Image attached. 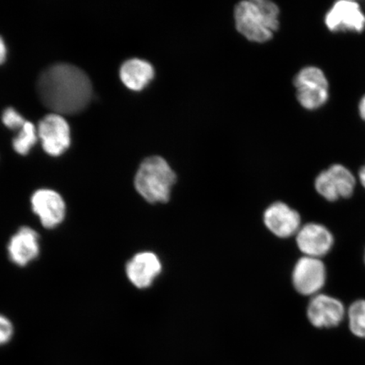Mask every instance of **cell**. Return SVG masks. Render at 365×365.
<instances>
[{"mask_svg": "<svg viewBox=\"0 0 365 365\" xmlns=\"http://www.w3.org/2000/svg\"><path fill=\"white\" fill-rule=\"evenodd\" d=\"M36 91L41 101L56 113H79L93 97V86L88 75L71 63H58L41 73Z\"/></svg>", "mask_w": 365, "mask_h": 365, "instance_id": "6da1fadb", "label": "cell"}, {"mask_svg": "<svg viewBox=\"0 0 365 365\" xmlns=\"http://www.w3.org/2000/svg\"><path fill=\"white\" fill-rule=\"evenodd\" d=\"M279 8L267 0H247L237 4L236 29L249 41L266 43L279 27Z\"/></svg>", "mask_w": 365, "mask_h": 365, "instance_id": "7a4b0ae2", "label": "cell"}, {"mask_svg": "<svg viewBox=\"0 0 365 365\" xmlns=\"http://www.w3.org/2000/svg\"><path fill=\"white\" fill-rule=\"evenodd\" d=\"M175 182L176 175L170 164L158 156L145 159L135 178L136 190L150 203L168 202Z\"/></svg>", "mask_w": 365, "mask_h": 365, "instance_id": "3957f363", "label": "cell"}, {"mask_svg": "<svg viewBox=\"0 0 365 365\" xmlns=\"http://www.w3.org/2000/svg\"><path fill=\"white\" fill-rule=\"evenodd\" d=\"M294 84L297 99L304 108L314 110L322 108L329 98V82L321 68L305 67L295 76Z\"/></svg>", "mask_w": 365, "mask_h": 365, "instance_id": "277c9868", "label": "cell"}, {"mask_svg": "<svg viewBox=\"0 0 365 365\" xmlns=\"http://www.w3.org/2000/svg\"><path fill=\"white\" fill-rule=\"evenodd\" d=\"M355 185L353 173L341 164H334L319 173L314 182L317 192L329 202L350 197Z\"/></svg>", "mask_w": 365, "mask_h": 365, "instance_id": "5b68a950", "label": "cell"}, {"mask_svg": "<svg viewBox=\"0 0 365 365\" xmlns=\"http://www.w3.org/2000/svg\"><path fill=\"white\" fill-rule=\"evenodd\" d=\"M38 134L45 152L52 156H59L70 147V126L61 114L46 115L39 122Z\"/></svg>", "mask_w": 365, "mask_h": 365, "instance_id": "8992f818", "label": "cell"}, {"mask_svg": "<svg viewBox=\"0 0 365 365\" xmlns=\"http://www.w3.org/2000/svg\"><path fill=\"white\" fill-rule=\"evenodd\" d=\"M325 23L333 33H362L365 29V16L359 3L341 0L333 4L327 13Z\"/></svg>", "mask_w": 365, "mask_h": 365, "instance_id": "52a82bcc", "label": "cell"}, {"mask_svg": "<svg viewBox=\"0 0 365 365\" xmlns=\"http://www.w3.org/2000/svg\"><path fill=\"white\" fill-rule=\"evenodd\" d=\"M31 209L46 228L52 230L63 221L66 214L65 200L56 191L36 190L31 198Z\"/></svg>", "mask_w": 365, "mask_h": 365, "instance_id": "ba28073f", "label": "cell"}, {"mask_svg": "<svg viewBox=\"0 0 365 365\" xmlns=\"http://www.w3.org/2000/svg\"><path fill=\"white\" fill-rule=\"evenodd\" d=\"M326 280V267L321 259L304 257L296 263L293 272V284L299 294H317L325 285Z\"/></svg>", "mask_w": 365, "mask_h": 365, "instance_id": "9c48e42d", "label": "cell"}, {"mask_svg": "<svg viewBox=\"0 0 365 365\" xmlns=\"http://www.w3.org/2000/svg\"><path fill=\"white\" fill-rule=\"evenodd\" d=\"M346 310L339 299L327 294H318L310 300L307 309L309 321L317 328H331L340 325Z\"/></svg>", "mask_w": 365, "mask_h": 365, "instance_id": "30bf717a", "label": "cell"}, {"mask_svg": "<svg viewBox=\"0 0 365 365\" xmlns=\"http://www.w3.org/2000/svg\"><path fill=\"white\" fill-rule=\"evenodd\" d=\"M297 245L305 257L321 258L330 252L334 238L329 230L319 223H308L297 234Z\"/></svg>", "mask_w": 365, "mask_h": 365, "instance_id": "8fae6325", "label": "cell"}, {"mask_svg": "<svg viewBox=\"0 0 365 365\" xmlns=\"http://www.w3.org/2000/svg\"><path fill=\"white\" fill-rule=\"evenodd\" d=\"M264 222L273 235L279 238H289L300 230L299 214L285 203L276 202L264 213Z\"/></svg>", "mask_w": 365, "mask_h": 365, "instance_id": "7c38bea8", "label": "cell"}, {"mask_svg": "<svg viewBox=\"0 0 365 365\" xmlns=\"http://www.w3.org/2000/svg\"><path fill=\"white\" fill-rule=\"evenodd\" d=\"M162 272V263L153 252L136 254L126 264V274L131 284L138 289H147Z\"/></svg>", "mask_w": 365, "mask_h": 365, "instance_id": "4fadbf2b", "label": "cell"}, {"mask_svg": "<svg viewBox=\"0 0 365 365\" xmlns=\"http://www.w3.org/2000/svg\"><path fill=\"white\" fill-rule=\"evenodd\" d=\"M39 253V236L38 232L29 227H21L9 242V257L17 266H26L34 261Z\"/></svg>", "mask_w": 365, "mask_h": 365, "instance_id": "5bb4252c", "label": "cell"}, {"mask_svg": "<svg viewBox=\"0 0 365 365\" xmlns=\"http://www.w3.org/2000/svg\"><path fill=\"white\" fill-rule=\"evenodd\" d=\"M120 76L128 88L141 91L154 78L155 71L149 62L135 58L123 63Z\"/></svg>", "mask_w": 365, "mask_h": 365, "instance_id": "9a60e30c", "label": "cell"}, {"mask_svg": "<svg viewBox=\"0 0 365 365\" xmlns=\"http://www.w3.org/2000/svg\"><path fill=\"white\" fill-rule=\"evenodd\" d=\"M38 130L35 125L30 121H26L18 133L16 138L13 140V148L19 154L26 155L29 153L38 139Z\"/></svg>", "mask_w": 365, "mask_h": 365, "instance_id": "2e32d148", "label": "cell"}, {"mask_svg": "<svg viewBox=\"0 0 365 365\" xmlns=\"http://www.w3.org/2000/svg\"><path fill=\"white\" fill-rule=\"evenodd\" d=\"M351 332L359 339H365V300L355 301L348 310Z\"/></svg>", "mask_w": 365, "mask_h": 365, "instance_id": "e0dca14e", "label": "cell"}, {"mask_svg": "<svg viewBox=\"0 0 365 365\" xmlns=\"http://www.w3.org/2000/svg\"><path fill=\"white\" fill-rule=\"evenodd\" d=\"M2 120L4 124L12 130L21 129L26 121L21 114L18 113L15 108H7L3 113Z\"/></svg>", "mask_w": 365, "mask_h": 365, "instance_id": "ac0fdd59", "label": "cell"}, {"mask_svg": "<svg viewBox=\"0 0 365 365\" xmlns=\"http://www.w3.org/2000/svg\"><path fill=\"white\" fill-rule=\"evenodd\" d=\"M14 328L10 319L0 316V345L7 344L11 339Z\"/></svg>", "mask_w": 365, "mask_h": 365, "instance_id": "d6986e66", "label": "cell"}, {"mask_svg": "<svg viewBox=\"0 0 365 365\" xmlns=\"http://www.w3.org/2000/svg\"><path fill=\"white\" fill-rule=\"evenodd\" d=\"M7 49L6 43H4V40L1 36H0V63L4 61V59L6 58Z\"/></svg>", "mask_w": 365, "mask_h": 365, "instance_id": "ffe728a7", "label": "cell"}, {"mask_svg": "<svg viewBox=\"0 0 365 365\" xmlns=\"http://www.w3.org/2000/svg\"><path fill=\"white\" fill-rule=\"evenodd\" d=\"M359 111L360 114V117L363 118V120L365 121V95L360 100V103L359 105Z\"/></svg>", "mask_w": 365, "mask_h": 365, "instance_id": "44dd1931", "label": "cell"}, {"mask_svg": "<svg viewBox=\"0 0 365 365\" xmlns=\"http://www.w3.org/2000/svg\"><path fill=\"white\" fill-rule=\"evenodd\" d=\"M359 181L365 189V165L361 168L359 173Z\"/></svg>", "mask_w": 365, "mask_h": 365, "instance_id": "7402d4cb", "label": "cell"}, {"mask_svg": "<svg viewBox=\"0 0 365 365\" xmlns=\"http://www.w3.org/2000/svg\"><path fill=\"white\" fill-rule=\"evenodd\" d=\"M364 261H365V255H364Z\"/></svg>", "mask_w": 365, "mask_h": 365, "instance_id": "603a6c76", "label": "cell"}]
</instances>
